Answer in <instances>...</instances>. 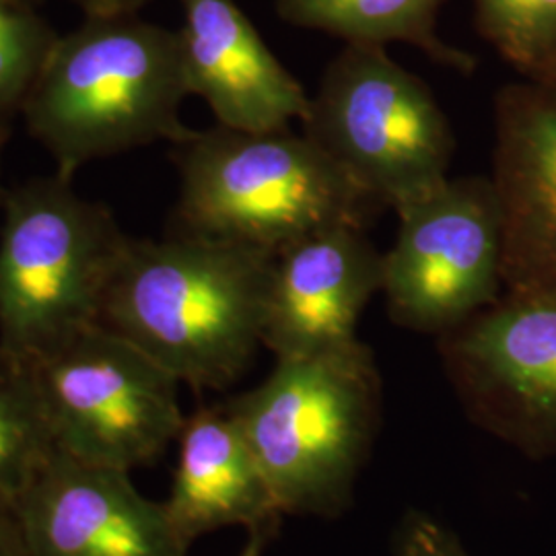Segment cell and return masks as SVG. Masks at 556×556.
<instances>
[{"label": "cell", "mask_w": 556, "mask_h": 556, "mask_svg": "<svg viewBox=\"0 0 556 556\" xmlns=\"http://www.w3.org/2000/svg\"><path fill=\"white\" fill-rule=\"evenodd\" d=\"M275 258L256 248L179 233L130 239L100 324L194 390H223L262 346Z\"/></svg>", "instance_id": "cell-1"}, {"label": "cell", "mask_w": 556, "mask_h": 556, "mask_svg": "<svg viewBox=\"0 0 556 556\" xmlns=\"http://www.w3.org/2000/svg\"><path fill=\"white\" fill-rule=\"evenodd\" d=\"M188 96L178 31L119 15L54 41L21 108L68 179L89 161L181 142L192 132L179 118Z\"/></svg>", "instance_id": "cell-2"}, {"label": "cell", "mask_w": 556, "mask_h": 556, "mask_svg": "<svg viewBox=\"0 0 556 556\" xmlns=\"http://www.w3.org/2000/svg\"><path fill=\"white\" fill-rule=\"evenodd\" d=\"M268 482L280 516L334 517L349 505L381 420V376L353 340L277 358L254 390L225 404Z\"/></svg>", "instance_id": "cell-3"}, {"label": "cell", "mask_w": 556, "mask_h": 556, "mask_svg": "<svg viewBox=\"0 0 556 556\" xmlns=\"http://www.w3.org/2000/svg\"><path fill=\"white\" fill-rule=\"evenodd\" d=\"M181 233L285 248L330 227H367L378 202L305 135L219 126L178 142Z\"/></svg>", "instance_id": "cell-4"}, {"label": "cell", "mask_w": 556, "mask_h": 556, "mask_svg": "<svg viewBox=\"0 0 556 556\" xmlns=\"http://www.w3.org/2000/svg\"><path fill=\"white\" fill-rule=\"evenodd\" d=\"M128 241L62 176L13 192L0 225V349L31 363L100 324Z\"/></svg>", "instance_id": "cell-5"}, {"label": "cell", "mask_w": 556, "mask_h": 556, "mask_svg": "<svg viewBox=\"0 0 556 556\" xmlns=\"http://www.w3.org/2000/svg\"><path fill=\"white\" fill-rule=\"evenodd\" d=\"M303 135L381 208L404 206L450 179L454 132L433 91L386 46L346 43L330 62Z\"/></svg>", "instance_id": "cell-6"}, {"label": "cell", "mask_w": 556, "mask_h": 556, "mask_svg": "<svg viewBox=\"0 0 556 556\" xmlns=\"http://www.w3.org/2000/svg\"><path fill=\"white\" fill-rule=\"evenodd\" d=\"M27 365L60 452L130 472L178 441L181 383L110 328L93 324Z\"/></svg>", "instance_id": "cell-7"}, {"label": "cell", "mask_w": 556, "mask_h": 556, "mask_svg": "<svg viewBox=\"0 0 556 556\" xmlns=\"http://www.w3.org/2000/svg\"><path fill=\"white\" fill-rule=\"evenodd\" d=\"M396 215L381 280L394 324L443 337L505 293L503 217L491 176L450 178Z\"/></svg>", "instance_id": "cell-8"}, {"label": "cell", "mask_w": 556, "mask_h": 556, "mask_svg": "<svg viewBox=\"0 0 556 556\" xmlns=\"http://www.w3.org/2000/svg\"><path fill=\"white\" fill-rule=\"evenodd\" d=\"M439 355L466 415L528 459L556 457V291L503 293Z\"/></svg>", "instance_id": "cell-9"}, {"label": "cell", "mask_w": 556, "mask_h": 556, "mask_svg": "<svg viewBox=\"0 0 556 556\" xmlns=\"http://www.w3.org/2000/svg\"><path fill=\"white\" fill-rule=\"evenodd\" d=\"M13 519L31 556H186L165 503L130 472L56 450L23 493Z\"/></svg>", "instance_id": "cell-10"}, {"label": "cell", "mask_w": 556, "mask_h": 556, "mask_svg": "<svg viewBox=\"0 0 556 556\" xmlns=\"http://www.w3.org/2000/svg\"><path fill=\"white\" fill-rule=\"evenodd\" d=\"M491 179L503 217L505 291H556V83L498 89Z\"/></svg>", "instance_id": "cell-11"}, {"label": "cell", "mask_w": 556, "mask_h": 556, "mask_svg": "<svg viewBox=\"0 0 556 556\" xmlns=\"http://www.w3.org/2000/svg\"><path fill=\"white\" fill-rule=\"evenodd\" d=\"M383 254L363 227H330L275 258L262 346L301 357L357 340L361 314L381 291Z\"/></svg>", "instance_id": "cell-12"}, {"label": "cell", "mask_w": 556, "mask_h": 556, "mask_svg": "<svg viewBox=\"0 0 556 556\" xmlns=\"http://www.w3.org/2000/svg\"><path fill=\"white\" fill-rule=\"evenodd\" d=\"M178 31L190 96L211 108L219 126L278 132L309 114L312 98L260 38L236 0H181Z\"/></svg>", "instance_id": "cell-13"}, {"label": "cell", "mask_w": 556, "mask_h": 556, "mask_svg": "<svg viewBox=\"0 0 556 556\" xmlns=\"http://www.w3.org/2000/svg\"><path fill=\"white\" fill-rule=\"evenodd\" d=\"M165 509L188 542L220 528H273L280 517L268 482L225 406L202 408L179 433Z\"/></svg>", "instance_id": "cell-14"}, {"label": "cell", "mask_w": 556, "mask_h": 556, "mask_svg": "<svg viewBox=\"0 0 556 556\" xmlns=\"http://www.w3.org/2000/svg\"><path fill=\"white\" fill-rule=\"evenodd\" d=\"M445 0H277L280 20L342 38L346 43L402 41L459 73L477 60L439 38L438 17Z\"/></svg>", "instance_id": "cell-15"}, {"label": "cell", "mask_w": 556, "mask_h": 556, "mask_svg": "<svg viewBox=\"0 0 556 556\" xmlns=\"http://www.w3.org/2000/svg\"><path fill=\"white\" fill-rule=\"evenodd\" d=\"M54 452L29 365L0 349V516H13Z\"/></svg>", "instance_id": "cell-16"}, {"label": "cell", "mask_w": 556, "mask_h": 556, "mask_svg": "<svg viewBox=\"0 0 556 556\" xmlns=\"http://www.w3.org/2000/svg\"><path fill=\"white\" fill-rule=\"evenodd\" d=\"M478 34L523 79H542L556 60V0H472Z\"/></svg>", "instance_id": "cell-17"}, {"label": "cell", "mask_w": 556, "mask_h": 556, "mask_svg": "<svg viewBox=\"0 0 556 556\" xmlns=\"http://www.w3.org/2000/svg\"><path fill=\"white\" fill-rule=\"evenodd\" d=\"M54 41L20 0H0V114L23 105Z\"/></svg>", "instance_id": "cell-18"}, {"label": "cell", "mask_w": 556, "mask_h": 556, "mask_svg": "<svg viewBox=\"0 0 556 556\" xmlns=\"http://www.w3.org/2000/svg\"><path fill=\"white\" fill-rule=\"evenodd\" d=\"M396 556H472L459 538L435 517L410 511L402 519L396 538Z\"/></svg>", "instance_id": "cell-19"}, {"label": "cell", "mask_w": 556, "mask_h": 556, "mask_svg": "<svg viewBox=\"0 0 556 556\" xmlns=\"http://www.w3.org/2000/svg\"><path fill=\"white\" fill-rule=\"evenodd\" d=\"M0 556H31L13 516H0Z\"/></svg>", "instance_id": "cell-20"}, {"label": "cell", "mask_w": 556, "mask_h": 556, "mask_svg": "<svg viewBox=\"0 0 556 556\" xmlns=\"http://www.w3.org/2000/svg\"><path fill=\"white\" fill-rule=\"evenodd\" d=\"M93 17H119L144 0H80Z\"/></svg>", "instance_id": "cell-21"}, {"label": "cell", "mask_w": 556, "mask_h": 556, "mask_svg": "<svg viewBox=\"0 0 556 556\" xmlns=\"http://www.w3.org/2000/svg\"><path fill=\"white\" fill-rule=\"evenodd\" d=\"M270 536V528H260V530H250L248 544L241 548L239 556H262L266 540Z\"/></svg>", "instance_id": "cell-22"}, {"label": "cell", "mask_w": 556, "mask_h": 556, "mask_svg": "<svg viewBox=\"0 0 556 556\" xmlns=\"http://www.w3.org/2000/svg\"><path fill=\"white\" fill-rule=\"evenodd\" d=\"M538 80H551V83H556V60L553 62V66L548 68V73H546L542 79Z\"/></svg>", "instance_id": "cell-23"}]
</instances>
